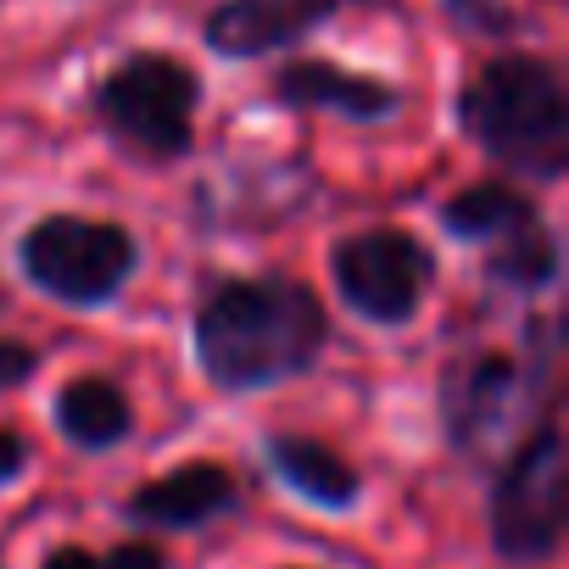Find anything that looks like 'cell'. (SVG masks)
Segmentation results:
<instances>
[{"mask_svg": "<svg viewBox=\"0 0 569 569\" xmlns=\"http://www.w3.org/2000/svg\"><path fill=\"white\" fill-rule=\"evenodd\" d=\"M347 7H386V0H223L201 34L218 57L240 62V57H268L297 46L302 34H313Z\"/></svg>", "mask_w": 569, "mask_h": 569, "instance_id": "9c48e42d", "label": "cell"}, {"mask_svg": "<svg viewBox=\"0 0 569 569\" xmlns=\"http://www.w3.org/2000/svg\"><path fill=\"white\" fill-rule=\"evenodd\" d=\"M229 508H234V475L223 463H179V469L146 480L123 513L151 530H196Z\"/></svg>", "mask_w": 569, "mask_h": 569, "instance_id": "8fae6325", "label": "cell"}, {"mask_svg": "<svg viewBox=\"0 0 569 569\" xmlns=\"http://www.w3.org/2000/svg\"><path fill=\"white\" fill-rule=\"evenodd\" d=\"M134 234L107 218L51 212L18 240V268L62 308H107L134 273Z\"/></svg>", "mask_w": 569, "mask_h": 569, "instance_id": "3957f363", "label": "cell"}, {"mask_svg": "<svg viewBox=\"0 0 569 569\" xmlns=\"http://www.w3.org/2000/svg\"><path fill=\"white\" fill-rule=\"evenodd\" d=\"M447 234L486 246V268L513 291H547L558 279V234L541 223L536 201L502 179H480L441 207Z\"/></svg>", "mask_w": 569, "mask_h": 569, "instance_id": "8992f818", "label": "cell"}, {"mask_svg": "<svg viewBox=\"0 0 569 569\" xmlns=\"http://www.w3.org/2000/svg\"><path fill=\"white\" fill-rule=\"evenodd\" d=\"M29 469V441L18 430H0V486H12Z\"/></svg>", "mask_w": 569, "mask_h": 569, "instance_id": "e0dca14e", "label": "cell"}, {"mask_svg": "<svg viewBox=\"0 0 569 569\" xmlns=\"http://www.w3.org/2000/svg\"><path fill=\"white\" fill-rule=\"evenodd\" d=\"M569 508V447L552 419H541L491 486V547L508 563H547L563 541Z\"/></svg>", "mask_w": 569, "mask_h": 569, "instance_id": "277c9868", "label": "cell"}, {"mask_svg": "<svg viewBox=\"0 0 569 569\" xmlns=\"http://www.w3.org/2000/svg\"><path fill=\"white\" fill-rule=\"evenodd\" d=\"M40 569H101V558H96V552H84V547H57Z\"/></svg>", "mask_w": 569, "mask_h": 569, "instance_id": "ac0fdd59", "label": "cell"}, {"mask_svg": "<svg viewBox=\"0 0 569 569\" xmlns=\"http://www.w3.org/2000/svg\"><path fill=\"white\" fill-rule=\"evenodd\" d=\"M330 273H336V291L341 302L363 319V325H408L430 284H436V262L425 251L419 234L408 229H363V234H347L330 257Z\"/></svg>", "mask_w": 569, "mask_h": 569, "instance_id": "52a82bcc", "label": "cell"}, {"mask_svg": "<svg viewBox=\"0 0 569 569\" xmlns=\"http://www.w3.org/2000/svg\"><path fill=\"white\" fill-rule=\"evenodd\" d=\"M268 469L291 486L302 502H313L325 513H347L363 497L358 469L336 447H325L313 436H268Z\"/></svg>", "mask_w": 569, "mask_h": 569, "instance_id": "7c38bea8", "label": "cell"}, {"mask_svg": "<svg viewBox=\"0 0 569 569\" xmlns=\"http://www.w3.org/2000/svg\"><path fill=\"white\" fill-rule=\"evenodd\" d=\"M447 12H452L463 29H480V34H508V29H513V12L497 7V0H447Z\"/></svg>", "mask_w": 569, "mask_h": 569, "instance_id": "5bb4252c", "label": "cell"}, {"mask_svg": "<svg viewBox=\"0 0 569 569\" xmlns=\"http://www.w3.org/2000/svg\"><path fill=\"white\" fill-rule=\"evenodd\" d=\"M101 569H168V558L151 541H123L112 558H101Z\"/></svg>", "mask_w": 569, "mask_h": 569, "instance_id": "2e32d148", "label": "cell"}, {"mask_svg": "<svg viewBox=\"0 0 569 569\" xmlns=\"http://www.w3.org/2000/svg\"><path fill=\"white\" fill-rule=\"evenodd\" d=\"M34 369H40V352H34V347H23V341H0V391H12V386L34 380Z\"/></svg>", "mask_w": 569, "mask_h": 569, "instance_id": "9a60e30c", "label": "cell"}, {"mask_svg": "<svg viewBox=\"0 0 569 569\" xmlns=\"http://www.w3.org/2000/svg\"><path fill=\"white\" fill-rule=\"evenodd\" d=\"M273 96H279V107H291V112H341L352 123H380V118H391L402 107V96L386 79L347 73V68L319 62V57L284 62L273 73Z\"/></svg>", "mask_w": 569, "mask_h": 569, "instance_id": "30bf717a", "label": "cell"}, {"mask_svg": "<svg viewBox=\"0 0 569 569\" xmlns=\"http://www.w3.org/2000/svg\"><path fill=\"white\" fill-rule=\"evenodd\" d=\"M325 341L330 319L319 297L291 273L223 279L196 308V363L229 397L308 375Z\"/></svg>", "mask_w": 569, "mask_h": 569, "instance_id": "6da1fadb", "label": "cell"}, {"mask_svg": "<svg viewBox=\"0 0 569 569\" xmlns=\"http://www.w3.org/2000/svg\"><path fill=\"white\" fill-rule=\"evenodd\" d=\"M196 107H201V79L168 51L123 57L96 90L101 123L146 157H184L196 140Z\"/></svg>", "mask_w": 569, "mask_h": 569, "instance_id": "5b68a950", "label": "cell"}, {"mask_svg": "<svg viewBox=\"0 0 569 569\" xmlns=\"http://www.w3.org/2000/svg\"><path fill=\"white\" fill-rule=\"evenodd\" d=\"M57 430L84 452H112L118 441H129L134 408H129L123 386H112L101 375H84V380H68L57 391Z\"/></svg>", "mask_w": 569, "mask_h": 569, "instance_id": "4fadbf2b", "label": "cell"}, {"mask_svg": "<svg viewBox=\"0 0 569 569\" xmlns=\"http://www.w3.org/2000/svg\"><path fill=\"white\" fill-rule=\"evenodd\" d=\"M458 129L502 168L558 179L569 168L563 79L541 57H497L458 90Z\"/></svg>", "mask_w": 569, "mask_h": 569, "instance_id": "7a4b0ae2", "label": "cell"}, {"mask_svg": "<svg viewBox=\"0 0 569 569\" xmlns=\"http://www.w3.org/2000/svg\"><path fill=\"white\" fill-rule=\"evenodd\" d=\"M525 391V369L502 352H475L463 358L447 386H441V419H447V441L458 452H486L497 441V430L519 413Z\"/></svg>", "mask_w": 569, "mask_h": 569, "instance_id": "ba28073f", "label": "cell"}]
</instances>
